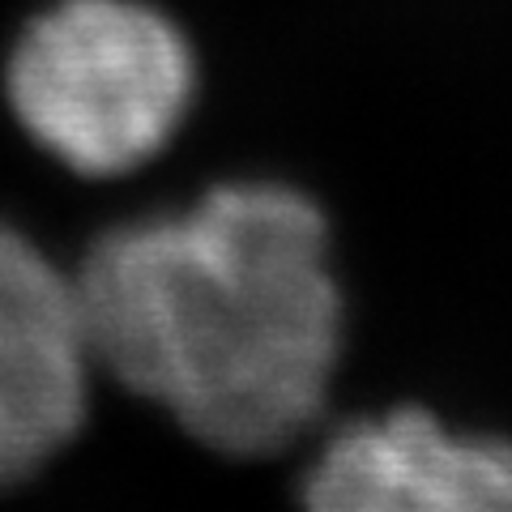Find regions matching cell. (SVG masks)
<instances>
[{"label":"cell","instance_id":"6da1fadb","mask_svg":"<svg viewBox=\"0 0 512 512\" xmlns=\"http://www.w3.org/2000/svg\"><path fill=\"white\" fill-rule=\"evenodd\" d=\"M94 367L231 457L295 444L329 402L342 291L329 227L274 180L111 227L77 269Z\"/></svg>","mask_w":512,"mask_h":512},{"label":"cell","instance_id":"7a4b0ae2","mask_svg":"<svg viewBox=\"0 0 512 512\" xmlns=\"http://www.w3.org/2000/svg\"><path fill=\"white\" fill-rule=\"evenodd\" d=\"M13 116L82 175H124L167 146L197 94V56L146 0H56L9 56Z\"/></svg>","mask_w":512,"mask_h":512},{"label":"cell","instance_id":"3957f363","mask_svg":"<svg viewBox=\"0 0 512 512\" xmlns=\"http://www.w3.org/2000/svg\"><path fill=\"white\" fill-rule=\"evenodd\" d=\"M90 372L77 278L0 222V487L30 478L77 436Z\"/></svg>","mask_w":512,"mask_h":512},{"label":"cell","instance_id":"277c9868","mask_svg":"<svg viewBox=\"0 0 512 512\" xmlns=\"http://www.w3.org/2000/svg\"><path fill=\"white\" fill-rule=\"evenodd\" d=\"M303 512H512V440L466 436L419 406L333 431Z\"/></svg>","mask_w":512,"mask_h":512}]
</instances>
